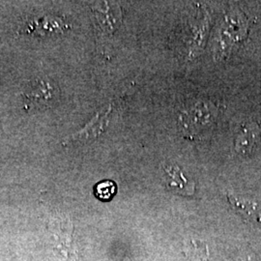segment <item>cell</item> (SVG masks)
<instances>
[{"label":"cell","mask_w":261,"mask_h":261,"mask_svg":"<svg viewBox=\"0 0 261 261\" xmlns=\"http://www.w3.org/2000/svg\"><path fill=\"white\" fill-rule=\"evenodd\" d=\"M227 200L234 210L244 219L261 224V208L256 202L232 195H227Z\"/></svg>","instance_id":"cell-5"},{"label":"cell","mask_w":261,"mask_h":261,"mask_svg":"<svg viewBox=\"0 0 261 261\" xmlns=\"http://www.w3.org/2000/svg\"><path fill=\"white\" fill-rule=\"evenodd\" d=\"M59 96L60 91L55 82L36 79L28 83L23 90V108L28 112L47 111L57 103Z\"/></svg>","instance_id":"cell-2"},{"label":"cell","mask_w":261,"mask_h":261,"mask_svg":"<svg viewBox=\"0 0 261 261\" xmlns=\"http://www.w3.org/2000/svg\"><path fill=\"white\" fill-rule=\"evenodd\" d=\"M260 130L257 125L249 124L243 127L235 140V149L242 155L251 153L260 139Z\"/></svg>","instance_id":"cell-4"},{"label":"cell","mask_w":261,"mask_h":261,"mask_svg":"<svg viewBox=\"0 0 261 261\" xmlns=\"http://www.w3.org/2000/svg\"><path fill=\"white\" fill-rule=\"evenodd\" d=\"M103 6H96L95 15L101 28L106 31H113L121 20V14L116 5L103 3Z\"/></svg>","instance_id":"cell-6"},{"label":"cell","mask_w":261,"mask_h":261,"mask_svg":"<svg viewBox=\"0 0 261 261\" xmlns=\"http://www.w3.org/2000/svg\"><path fill=\"white\" fill-rule=\"evenodd\" d=\"M94 194L100 200L109 201L116 194V185L113 181H103L95 186Z\"/></svg>","instance_id":"cell-8"},{"label":"cell","mask_w":261,"mask_h":261,"mask_svg":"<svg viewBox=\"0 0 261 261\" xmlns=\"http://www.w3.org/2000/svg\"><path fill=\"white\" fill-rule=\"evenodd\" d=\"M164 171L166 173L165 181L167 187L172 193L184 196L195 195L196 183L190 181L177 166H165Z\"/></svg>","instance_id":"cell-3"},{"label":"cell","mask_w":261,"mask_h":261,"mask_svg":"<svg viewBox=\"0 0 261 261\" xmlns=\"http://www.w3.org/2000/svg\"><path fill=\"white\" fill-rule=\"evenodd\" d=\"M217 117L218 110L213 103L198 102L180 115L179 123L186 137L196 139L210 133Z\"/></svg>","instance_id":"cell-1"},{"label":"cell","mask_w":261,"mask_h":261,"mask_svg":"<svg viewBox=\"0 0 261 261\" xmlns=\"http://www.w3.org/2000/svg\"><path fill=\"white\" fill-rule=\"evenodd\" d=\"M183 252L189 261H210V252L205 243L190 239L184 242Z\"/></svg>","instance_id":"cell-7"}]
</instances>
